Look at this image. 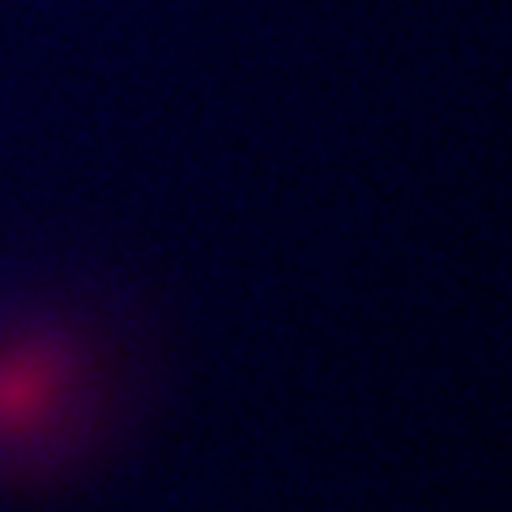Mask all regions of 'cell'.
Here are the masks:
<instances>
[{"label": "cell", "instance_id": "cell-1", "mask_svg": "<svg viewBox=\"0 0 512 512\" xmlns=\"http://www.w3.org/2000/svg\"><path fill=\"white\" fill-rule=\"evenodd\" d=\"M99 419V376L64 329L0 338V474L60 466Z\"/></svg>", "mask_w": 512, "mask_h": 512}]
</instances>
